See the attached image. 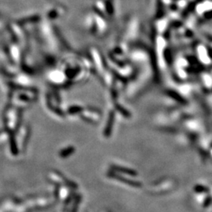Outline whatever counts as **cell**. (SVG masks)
<instances>
[{"mask_svg": "<svg viewBox=\"0 0 212 212\" xmlns=\"http://www.w3.org/2000/svg\"><path fill=\"white\" fill-rule=\"evenodd\" d=\"M109 177H111V178H116V180L122 181V182H123V183L128 184V185H130L131 186L136 187V188H140V187H141V183H140L139 181H132V180H128L127 178H123V177H122V176L119 175V174H115V173H113V172H109Z\"/></svg>", "mask_w": 212, "mask_h": 212, "instance_id": "6da1fadb", "label": "cell"}, {"mask_svg": "<svg viewBox=\"0 0 212 212\" xmlns=\"http://www.w3.org/2000/svg\"><path fill=\"white\" fill-rule=\"evenodd\" d=\"M114 113H111L109 115V120H108L107 124H106V127L105 128V131H104V135H105V138H109L112 134V128H113V123H114Z\"/></svg>", "mask_w": 212, "mask_h": 212, "instance_id": "7a4b0ae2", "label": "cell"}, {"mask_svg": "<svg viewBox=\"0 0 212 212\" xmlns=\"http://www.w3.org/2000/svg\"><path fill=\"white\" fill-rule=\"evenodd\" d=\"M112 169L116 172H120L122 173V174H129V175L131 176H136L137 172L135 170H131V169L129 168H126V167H120V166H116V165H112Z\"/></svg>", "mask_w": 212, "mask_h": 212, "instance_id": "3957f363", "label": "cell"}, {"mask_svg": "<svg viewBox=\"0 0 212 212\" xmlns=\"http://www.w3.org/2000/svg\"><path fill=\"white\" fill-rule=\"evenodd\" d=\"M208 188L201 185H197L194 187V191L196 192H198V193H200V192H208Z\"/></svg>", "mask_w": 212, "mask_h": 212, "instance_id": "277c9868", "label": "cell"}, {"mask_svg": "<svg viewBox=\"0 0 212 212\" xmlns=\"http://www.w3.org/2000/svg\"><path fill=\"white\" fill-rule=\"evenodd\" d=\"M210 200H211V199H210V197H208V199H207V200L204 202V206L205 207H207V206H208L209 205V203H210Z\"/></svg>", "mask_w": 212, "mask_h": 212, "instance_id": "5b68a950", "label": "cell"}]
</instances>
